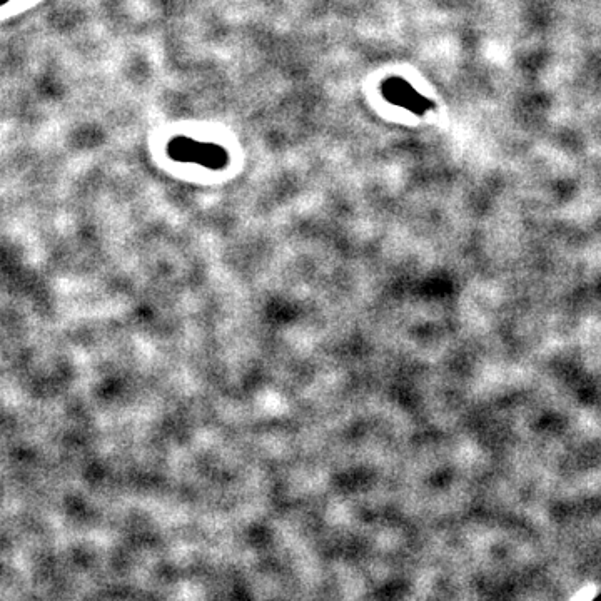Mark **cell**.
Segmentation results:
<instances>
[{
    "instance_id": "cell-1",
    "label": "cell",
    "mask_w": 601,
    "mask_h": 601,
    "mask_svg": "<svg viewBox=\"0 0 601 601\" xmlns=\"http://www.w3.org/2000/svg\"><path fill=\"white\" fill-rule=\"evenodd\" d=\"M152 147L172 164L224 171L233 161L234 147L239 146L229 141L228 132L216 127L179 124L159 134Z\"/></svg>"
},
{
    "instance_id": "cell-2",
    "label": "cell",
    "mask_w": 601,
    "mask_h": 601,
    "mask_svg": "<svg viewBox=\"0 0 601 601\" xmlns=\"http://www.w3.org/2000/svg\"><path fill=\"white\" fill-rule=\"evenodd\" d=\"M381 89H383V96L386 101L396 104V106L405 107V109L415 112V114H423L431 107V102L418 94L405 79H399V77L386 79Z\"/></svg>"
},
{
    "instance_id": "cell-3",
    "label": "cell",
    "mask_w": 601,
    "mask_h": 601,
    "mask_svg": "<svg viewBox=\"0 0 601 601\" xmlns=\"http://www.w3.org/2000/svg\"><path fill=\"white\" fill-rule=\"evenodd\" d=\"M41 2H44V0H2V7H0L2 21H9L14 17L22 16L27 11L39 6Z\"/></svg>"
}]
</instances>
